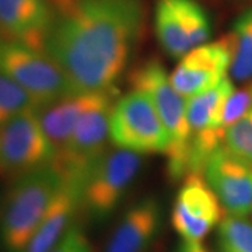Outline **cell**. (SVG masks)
<instances>
[{
    "instance_id": "cell-1",
    "label": "cell",
    "mask_w": 252,
    "mask_h": 252,
    "mask_svg": "<svg viewBox=\"0 0 252 252\" xmlns=\"http://www.w3.org/2000/svg\"><path fill=\"white\" fill-rule=\"evenodd\" d=\"M49 28L45 52L76 93L112 91L143 27V0H66Z\"/></svg>"
},
{
    "instance_id": "cell-2",
    "label": "cell",
    "mask_w": 252,
    "mask_h": 252,
    "mask_svg": "<svg viewBox=\"0 0 252 252\" xmlns=\"http://www.w3.org/2000/svg\"><path fill=\"white\" fill-rule=\"evenodd\" d=\"M63 181V174L52 164L20 175L7 196L0 223V240L6 252H24Z\"/></svg>"
},
{
    "instance_id": "cell-3",
    "label": "cell",
    "mask_w": 252,
    "mask_h": 252,
    "mask_svg": "<svg viewBox=\"0 0 252 252\" xmlns=\"http://www.w3.org/2000/svg\"><path fill=\"white\" fill-rule=\"evenodd\" d=\"M130 84L133 90L142 91L152 99L165 126L170 136L165 152L168 174L172 180H180L188 174L190 127L187 118V98L174 89L167 70L157 61H149L137 67L130 76Z\"/></svg>"
},
{
    "instance_id": "cell-4",
    "label": "cell",
    "mask_w": 252,
    "mask_h": 252,
    "mask_svg": "<svg viewBox=\"0 0 252 252\" xmlns=\"http://www.w3.org/2000/svg\"><path fill=\"white\" fill-rule=\"evenodd\" d=\"M0 73L20 84L39 108L76 91L62 69L44 51L0 36Z\"/></svg>"
},
{
    "instance_id": "cell-5",
    "label": "cell",
    "mask_w": 252,
    "mask_h": 252,
    "mask_svg": "<svg viewBox=\"0 0 252 252\" xmlns=\"http://www.w3.org/2000/svg\"><path fill=\"white\" fill-rule=\"evenodd\" d=\"M112 91L99 93L98 98L86 111L69 140L55 153V165L67 180L84 184L91 168L107 153L109 140V118L114 107Z\"/></svg>"
},
{
    "instance_id": "cell-6",
    "label": "cell",
    "mask_w": 252,
    "mask_h": 252,
    "mask_svg": "<svg viewBox=\"0 0 252 252\" xmlns=\"http://www.w3.org/2000/svg\"><path fill=\"white\" fill-rule=\"evenodd\" d=\"M109 140L118 149L135 153H164L170 136L144 93L132 90L114 104L109 118Z\"/></svg>"
},
{
    "instance_id": "cell-7",
    "label": "cell",
    "mask_w": 252,
    "mask_h": 252,
    "mask_svg": "<svg viewBox=\"0 0 252 252\" xmlns=\"http://www.w3.org/2000/svg\"><path fill=\"white\" fill-rule=\"evenodd\" d=\"M142 165V156L118 149L105 153L83 184L81 206L90 219L102 221L115 210Z\"/></svg>"
},
{
    "instance_id": "cell-8",
    "label": "cell",
    "mask_w": 252,
    "mask_h": 252,
    "mask_svg": "<svg viewBox=\"0 0 252 252\" xmlns=\"http://www.w3.org/2000/svg\"><path fill=\"white\" fill-rule=\"evenodd\" d=\"M55 149L38 109H30L0 126V171L26 174L51 164Z\"/></svg>"
},
{
    "instance_id": "cell-9",
    "label": "cell",
    "mask_w": 252,
    "mask_h": 252,
    "mask_svg": "<svg viewBox=\"0 0 252 252\" xmlns=\"http://www.w3.org/2000/svg\"><path fill=\"white\" fill-rule=\"evenodd\" d=\"M154 28L162 49L175 59L212 35L210 17L198 0H157Z\"/></svg>"
},
{
    "instance_id": "cell-10",
    "label": "cell",
    "mask_w": 252,
    "mask_h": 252,
    "mask_svg": "<svg viewBox=\"0 0 252 252\" xmlns=\"http://www.w3.org/2000/svg\"><path fill=\"white\" fill-rule=\"evenodd\" d=\"M224 219V209L209 187L203 172H189L184 178L172 206L171 223L182 241L202 243Z\"/></svg>"
},
{
    "instance_id": "cell-11",
    "label": "cell",
    "mask_w": 252,
    "mask_h": 252,
    "mask_svg": "<svg viewBox=\"0 0 252 252\" xmlns=\"http://www.w3.org/2000/svg\"><path fill=\"white\" fill-rule=\"evenodd\" d=\"M233 59L231 36L206 42L189 51L170 74L174 89L185 98L210 90L225 79Z\"/></svg>"
},
{
    "instance_id": "cell-12",
    "label": "cell",
    "mask_w": 252,
    "mask_h": 252,
    "mask_svg": "<svg viewBox=\"0 0 252 252\" xmlns=\"http://www.w3.org/2000/svg\"><path fill=\"white\" fill-rule=\"evenodd\" d=\"M203 175L228 216H248L252 209V165L223 147L210 157Z\"/></svg>"
},
{
    "instance_id": "cell-13",
    "label": "cell",
    "mask_w": 252,
    "mask_h": 252,
    "mask_svg": "<svg viewBox=\"0 0 252 252\" xmlns=\"http://www.w3.org/2000/svg\"><path fill=\"white\" fill-rule=\"evenodd\" d=\"M55 14L49 0H0V34L44 51Z\"/></svg>"
},
{
    "instance_id": "cell-14",
    "label": "cell",
    "mask_w": 252,
    "mask_h": 252,
    "mask_svg": "<svg viewBox=\"0 0 252 252\" xmlns=\"http://www.w3.org/2000/svg\"><path fill=\"white\" fill-rule=\"evenodd\" d=\"M161 223V207L146 198L130 207L109 237L105 252H144L153 243Z\"/></svg>"
},
{
    "instance_id": "cell-15",
    "label": "cell",
    "mask_w": 252,
    "mask_h": 252,
    "mask_svg": "<svg viewBox=\"0 0 252 252\" xmlns=\"http://www.w3.org/2000/svg\"><path fill=\"white\" fill-rule=\"evenodd\" d=\"M83 184L64 178L41 224L24 252H49L72 227L76 212L81 206Z\"/></svg>"
},
{
    "instance_id": "cell-16",
    "label": "cell",
    "mask_w": 252,
    "mask_h": 252,
    "mask_svg": "<svg viewBox=\"0 0 252 252\" xmlns=\"http://www.w3.org/2000/svg\"><path fill=\"white\" fill-rule=\"evenodd\" d=\"M99 93H73L38 109L42 127L55 153L69 140L77 122L98 98Z\"/></svg>"
},
{
    "instance_id": "cell-17",
    "label": "cell",
    "mask_w": 252,
    "mask_h": 252,
    "mask_svg": "<svg viewBox=\"0 0 252 252\" xmlns=\"http://www.w3.org/2000/svg\"><path fill=\"white\" fill-rule=\"evenodd\" d=\"M233 91V83L227 76L213 89L187 98V118L190 136L207 129H224L221 124L223 108Z\"/></svg>"
},
{
    "instance_id": "cell-18",
    "label": "cell",
    "mask_w": 252,
    "mask_h": 252,
    "mask_svg": "<svg viewBox=\"0 0 252 252\" xmlns=\"http://www.w3.org/2000/svg\"><path fill=\"white\" fill-rule=\"evenodd\" d=\"M230 36L233 44L230 74L234 80H248L252 77V9L237 18Z\"/></svg>"
},
{
    "instance_id": "cell-19",
    "label": "cell",
    "mask_w": 252,
    "mask_h": 252,
    "mask_svg": "<svg viewBox=\"0 0 252 252\" xmlns=\"http://www.w3.org/2000/svg\"><path fill=\"white\" fill-rule=\"evenodd\" d=\"M30 109H39L35 99L13 79L0 73V126Z\"/></svg>"
},
{
    "instance_id": "cell-20",
    "label": "cell",
    "mask_w": 252,
    "mask_h": 252,
    "mask_svg": "<svg viewBox=\"0 0 252 252\" xmlns=\"http://www.w3.org/2000/svg\"><path fill=\"white\" fill-rule=\"evenodd\" d=\"M220 252H252V224L244 217L224 216L219 224Z\"/></svg>"
},
{
    "instance_id": "cell-21",
    "label": "cell",
    "mask_w": 252,
    "mask_h": 252,
    "mask_svg": "<svg viewBox=\"0 0 252 252\" xmlns=\"http://www.w3.org/2000/svg\"><path fill=\"white\" fill-rule=\"evenodd\" d=\"M223 147L240 161L252 165V108L227 127Z\"/></svg>"
},
{
    "instance_id": "cell-22",
    "label": "cell",
    "mask_w": 252,
    "mask_h": 252,
    "mask_svg": "<svg viewBox=\"0 0 252 252\" xmlns=\"http://www.w3.org/2000/svg\"><path fill=\"white\" fill-rule=\"evenodd\" d=\"M252 108V86L243 90L233 91L227 98L223 108L221 124L227 129L228 126L235 124L240 118H243Z\"/></svg>"
},
{
    "instance_id": "cell-23",
    "label": "cell",
    "mask_w": 252,
    "mask_h": 252,
    "mask_svg": "<svg viewBox=\"0 0 252 252\" xmlns=\"http://www.w3.org/2000/svg\"><path fill=\"white\" fill-rule=\"evenodd\" d=\"M49 252H93V250L80 227L73 224Z\"/></svg>"
},
{
    "instance_id": "cell-24",
    "label": "cell",
    "mask_w": 252,
    "mask_h": 252,
    "mask_svg": "<svg viewBox=\"0 0 252 252\" xmlns=\"http://www.w3.org/2000/svg\"><path fill=\"white\" fill-rule=\"evenodd\" d=\"M175 252H209L206 247L202 243H190V241H181Z\"/></svg>"
},
{
    "instance_id": "cell-25",
    "label": "cell",
    "mask_w": 252,
    "mask_h": 252,
    "mask_svg": "<svg viewBox=\"0 0 252 252\" xmlns=\"http://www.w3.org/2000/svg\"><path fill=\"white\" fill-rule=\"evenodd\" d=\"M61 1H63V0H58V3H61Z\"/></svg>"
}]
</instances>
